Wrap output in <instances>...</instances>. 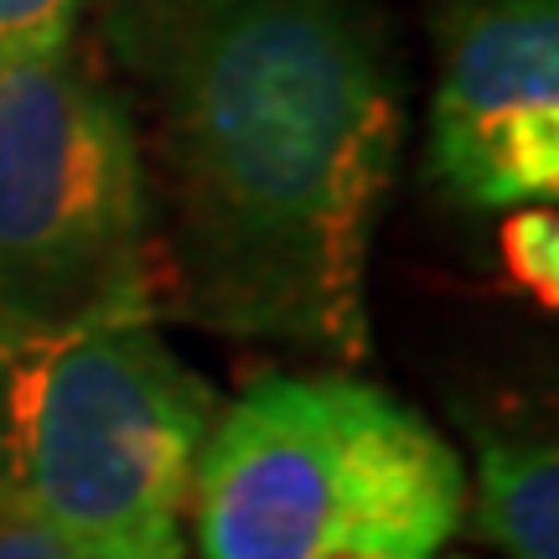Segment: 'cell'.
Instances as JSON below:
<instances>
[{"mask_svg": "<svg viewBox=\"0 0 559 559\" xmlns=\"http://www.w3.org/2000/svg\"><path fill=\"white\" fill-rule=\"evenodd\" d=\"M466 466L430 415L358 373H264L213 415L187 539L198 559H440Z\"/></svg>", "mask_w": 559, "mask_h": 559, "instance_id": "obj_2", "label": "cell"}, {"mask_svg": "<svg viewBox=\"0 0 559 559\" xmlns=\"http://www.w3.org/2000/svg\"><path fill=\"white\" fill-rule=\"evenodd\" d=\"M430 171L477 213L559 192V0H456L440 21Z\"/></svg>", "mask_w": 559, "mask_h": 559, "instance_id": "obj_5", "label": "cell"}, {"mask_svg": "<svg viewBox=\"0 0 559 559\" xmlns=\"http://www.w3.org/2000/svg\"><path fill=\"white\" fill-rule=\"evenodd\" d=\"M559 234H555V213L549 207H523L519 218L508 223V260L519 270L523 285H534L544 296H555V275H559Z\"/></svg>", "mask_w": 559, "mask_h": 559, "instance_id": "obj_8", "label": "cell"}, {"mask_svg": "<svg viewBox=\"0 0 559 559\" xmlns=\"http://www.w3.org/2000/svg\"><path fill=\"white\" fill-rule=\"evenodd\" d=\"M135 130L160 311L317 358H368V270L404 145L373 0H104Z\"/></svg>", "mask_w": 559, "mask_h": 559, "instance_id": "obj_1", "label": "cell"}, {"mask_svg": "<svg viewBox=\"0 0 559 559\" xmlns=\"http://www.w3.org/2000/svg\"><path fill=\"white\" fill-rule=\"evenodd\" d=\"M213 415L156 317L0 337V472L88 559H187Z\"/></svg>", "mask_w": 559, "mask_h": 559, "instance_id": "obj_3", "label": "cell"}, {"mask_svg": "<svg viewBox=\"0 0 559 559\" xmlns=\"http://www.w3.org/2000/svg\"><path fill=\"white\" fill-rule=\"evenodd\" d=\"M0 559H88L79 544H68L16 492V481L0 472Z\"/></svg>", "mask_w": 559, "mask_h": 559, "instance_id": "obj_7", "label": "cell"}, {"mask_svg": "<svg viewBox=\"0 0 559 559\" xmlns=\"http://www.w3.org/2000/svg\"><path fill=\"white\" fill-rule=\"evenodd\" d=\"M83 0H0V52L79 32Z\"/></svg>", "mask_w": 559, "mask_h": 559, "instance_id": "obj_9", "label": "cell"}, {"mask_svg": "<svg viewBox=\"0 0 559 559\" xmlns=\"http://www.w3.org/2000/svg\"><path fill=\"white\" fill-rule=\"evenodd\" d=\"M160 317L135 130L79 32L0 52V337Z\"/></svg>", "mask_w": 559, "mask_h": 559, "instance_id": "obj_4", "label": "cell"}, {"mask_svg": "<svg viewBox=\"0 0 559 559\" xmlns=\"http://www.w3.org/2000/svg\"><path fill=\"white\" fill-rule=\"evenodd\" d=\"M472 528L508 559H559V456L544 436H487L466 481Z\"/></svg>", "mask_w": 559, "mask_h": 559, "instance_id": "obj_6", "label": "cell"}, {"mask_svg": "<svg viewBox=\"0 0 559 559\" xmlns=\"http://www.w3.org/2000/svg\"><path fill=\"white\" fill-rule=\"evenodd\" d=\"M440 559H472V555H440Z\"/></svg>", "mask_w": 559, "mask_h": 559, "instance_id": "obj_10", "label": "cell"}]
</instances>
